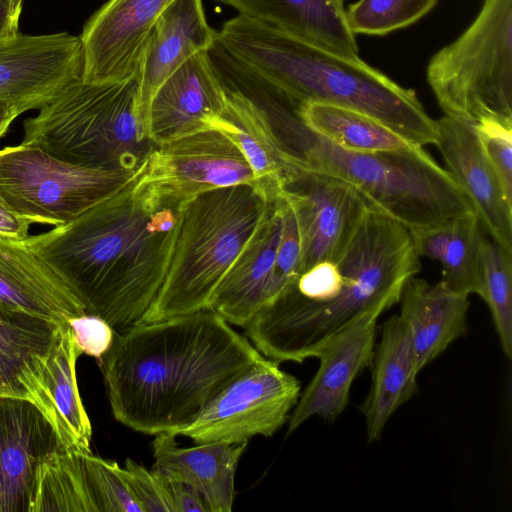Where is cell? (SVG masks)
<instances>
[{
    "mask_svg": "<svg viewBox=\"0 0 512 512\" xmlns=\"http://www.w3.org/2000/svg\"><path fill=\"white\" fill-rule=\"evenodd\" d=\"M265 357L212 309L114 334L99 366L114 418L148 435L192 422Z\"/></svg>",
    "mask_w": 512,
    "mask_h": 512,
    "instance_id": "obj_1",
    "label": "cell"
},
{
    "mask_svg": "<svg viewBox=\"0 0 512 512\" xmlns=\"http://www.w3.org/2000/svg\"><path fill=\"white\" fill-rule=\"evenodd\" d=\"M136 177L75 220L27 245L71 286L86 313L116 332L141 322L167 274L182 202L157 198Z\"/></svg>",
    "mask_w": 512,
    "mask_h": 512,
    "instance_id": "obj_2",
    "label": "cell"
},
{
    "mask_svg": "<svg viewBox=\"0 0 512 512\" xmlns=\"http://www.w3.org/2000/svg\"><path fill=\"white\" fill-rule=\"evenodd\" d=\"M214 47L238 69L294 104L348 108L414 145L436 142V122L416 93L360 58H348L241 15L223 23Z\"/></svg>",
    "mask_w": 512,
    "mask_h": 512,
    "instance_id": "obj_3",
    "label": "cell"
},
{
    "mask_svg": "<svg viewBox=\"0 0 512 512\" xmlns=\"http://www.w3.org/2000/svg\"><path fill=\"white\" fill-rule=\"evenodd\" d=\"M335 263L342 285L334 299L315 304L288 288L247 323L246 336L264 357L279 363L315 357L364 315L382 314L398 303L405 284L421 270L410 230L375 206Z\"/></svg>",
    "mask_w": 512,
    "mask_h": 512,
    "instance_id": "obj_4",
    "label": "cell"
},
{
    "mask_svg": "<svg viewBox=\"0 0 512 512\" xmlns=\"http://www.w3.org/2000/svg\"><path fill=\"white\" fill-rule=\"evenodd\" d=\"M284 136L301 169L337 177L409 230L476 214L449 172L422 146L403 151L359 152L342 148L308 129L294 106L284 110Z\"/></svg>",
    "mask_w": 512,
    "mask_h": 512,
    "instance_id": "obj_5",
    "label": "cell"
},
{
    "mask_svg": "<svg viewBox=\"0 0 512 512\" xmlns=\"http://www.w3.org/2000/svg\"><path fill=\"white\" fill-rule=\"evenodd\" d=\"M272 201L248 184L209 190L183 201L164 283L141 322L209 309L218 285Z\"/></svg>",
    "mask_w": 512,
    "mask_h": 512,
    "instance_id": "obj_6",
    "label": "cell"
},
{
    "mask_svg": "<svg viewBox=\"0 0 512 512\" xmlns=\"http://www.w3.org/2000/svg\"><path fill=\"white\" fill-rule=\"evenodd\" d=\"M139 101L137 75L105 83L80 78L25 120L21 144L81 166L137 170L156 145Z\"/></svg>",
    "mask_w": 512,
    "mask_h": 512,
    "instance_id": "obj_7",
    "label": "cell"
},
{
    "mask_svg": "<svg viewBox=\"0 0 512 512\" xmlns=\"http://www.w3.org/2000/svg\"><path fill=\"white\" fill-rule=\"evenodd\" d=\"M426 76L445 115L512 120V0H484L472 24L434 54Z\"/></svg>",
    "mask_w": 512,
    "mask_h": 512,
    "instance_id": "obj_8",
    "label": "cell"
},
{
    "mask_svg": "<svg viewBox=\"0 0 512 512\" xmlns=\"http://www.w3.org/2000/svg\"><path fill=\"white\" fill-rule=\"evenodd\" d=\"M143 163L137 170L91 168L20 143L0 149V196L31 224L64 225L124 188Z\"/></svg>",
    "mask_w": 512,
    "mask_h": 512,
    "instance_id": "obj_9",
    "label": "cell"
},
{
    "mask_svg": "<svg viewBox=\"0 0 512 512\" xmlns=\"http://www.w3.org/2000/svg\"><path fill=\"white\" fill-rule=\"evenodd\" d=\"M300 394V381L265 357L223 389L192 422L171 434L195 444H239L257 435L270 437L288 423Z\"/></svg>",
    "mask_w": 512,
    "mask_h": 512,
    "instance_id": "obj_10",
    "label": "cell"
},
{
    "mask_svg": "<svg viewBox=\"0 0 512 512\" xmlns=\"http://www.w3.org/2000/svg\"><path fill=\"white\" fill-rule=\"evenodd\" d=\"M141 182L157 198L175 202L238 184L256 187L239 148L210 127L155 145L146 158Z\"/></svg>",
    "mask_w": 512,
    "mask_h": 512,
    "instance_id": "obj_11",
    "label": "cell"
},
{
    "mask_svg": "<svg viewBox=\"0 0 512 512\" xmlns=\"http://www.w3.org/2000/svg\"><path fill=\"white\" fill-rule=\"evenodd\" d=\"M281 195L290 204L298 226L299 276L319 262L335 263L366 211L373 206L351 184L301 168Z\"/></svg>",
    "mask_w": 512,
    "mask_h": 512,
    "instance_id": "obj_12",
    "label": "cell"
},
{
    "mask_svg": "<svg viewBox=\"0 0 512 512\" xmlns=\"http://www.w3.org/2000/svg\"><path fill=\"white\" fill-rule=\"evenodd\" d=\"M80 38L67 32L17 34L0 40V101L40 109L81 78Z\"/></svg>",
    "mask_w": 512,
    "mask_h": 512,
    "instance_id": "obj_13",
    "label": "cell"
},
{
    "mask_svg": "<svg viewBox=\"0 0 512 512\" xmlns=\"http://www.w3.org/2000/svg\"><path fill=\"white\" fill-rule=\"evenodd\" d=\"M173 0H108L85 23L81 79L119 82L138 75L156 20Z\"/></svg>",
    "mask_w": 512,
    "mask_h": 512,
    "instance_id": "obj_14",
    "label": "cell"
},
{
    "mask_svg": "<svg viewBox=\"0 0 512 512\" xmlns=\"http://www.w3.org/2000/svg\"><path fill=\"white\" fill-rule=\"evenodd\" d=\"M60 324L0 304V396L33 402L56 432L51 355Z\"/></svg>",
    "mask_w": 512,
    "mask_h": 512,
    "instance_id": "obj_15",
    "label": "cell"
},
{
    "mask_svg": "<svg viewBox=\"0 0 512 512\" xmlns=\"http://www.w3.org/2000/svg\"><path fill=\"white\" fill-rule=\"evenodd\" d=\"M380 315H364L319 350L320 365L290 414L287 435L312 417L332 423L344 412L352 383L371 365Z\"/></svg>",
    "mask_w": 512,
    "mask_h": 512,
    "instance_id": "obj_16",
    "label": "cell"
},
{
    "mask_svg": "<svg viewBox=\"0 0 512 512\" xmlns=\"http://www.w3.org/2000/svg\"><path fill=\"white\" fill-rule=\"evenodd\" d=\"M435 122V145L447 171L471 202L485 233L512 250V201L482 149L475 123L447 115Z\"/></svg>",
    "mask_w": 512,
    "mask_h": 512,
    "instance_id": "obj_17",
    "label": "cell"
},
{
    "mask_svg": "<svg viewBox=\"0 0 512 512\" xmlns=\"http://www.w3.org/2000/svg\"><path fill=\"white\" fill-rule=\"evenodd\" d=\"M63 448L53 424L33 402L0 396V512H30L40 464Z\"/></svg>",
    "mask_w": 512,
    "mask_h": 512,
    "instance_id": "obj_18",
    "label": "cell"
},
{
    "mask_svg": "<svg viewBox=\"0 0 512 512\" xmlns=\"http://www.w3.org/2000/svg\"><path fill=\"white\" fill-rule=\"evenodd\" d=\"M226 86L210 51L191 56L158 87L147 114V135L156 145L202 130L220 114Z\"/></svg>",
    "mask_w": 512,
    "mask_h": 512,
    "instance_id": "obj_19",
    "label": "cell"
},
{
    "mask_svg": "<svg viewBox=\"0 0 512 512\" xmlns=\"http://www.w3.org/2000/svg\"><path fill=\"white\" fill-rule=\"evenodd\" d=\"M220 75L226 86L225 107L207 119L205 127L223 132L235 143L252 169L256 188L274 200L299 167L267 110L241 86Z\"/></svg>",
    "mask_w": 512,
    "mask_h": 512,
    "instance_id": "obj_20",
    "label": "cell"
},
{
    "mask_svg": "<svg viewBox=\"0 0 512 512\" xmlns=\"http://www.w3.org/2000/svg\"><path fill=\"white\" fill-rule=\"evenodd\" d=\"M283 224L282 197L274 199L218 285L209 309L231 325L244 328L276 298L274 267Z\"/></svg>",
    "mask_w": 512,
    "mask_h": 512,
    "instance_id": "obj_21",
    "label": "cell"
},
{
    "mask_svg": "<svg viewBox=\"0 0 512 512\" xmlns=\"http://www.w3.org/2000/svg\"><path fill=\"white\" fill-rule=\"evenodd\" d=\"M0 304L59 323L87 314L71 286L25 239L0 238Z\"/></svg>",
    "mask_w": 512,
    "mask_h": 512,
    "instance_id": "obj_22",
    "label": "cell"
},
{
    "mask_svg": "<svg viewBox=\"0 0 512 512\" xmlns=\"http://www.w3.org/2000/svg\"><path fill=\"white\" fill-rule=\"evenodd\" d=\"M216 38L217 31L206 19L203 0H173L160 14L137 75L146 134L148 107L158 87L191 56L210 51Z\"/></svg>",
    "mask_w": 512,
    "mask_h": 512,
    "instance_id": "obj_23",
    "label": "cell"
},
{
    "mask_svg": "<svg viewBox=\"0 0 512 512\" xmlns=\"http://www.w3.org/2000/svg\"><path fill=\"white\" fill-rule=\"evenodd\" d=\"M171 433L155 435L152 469L191 485L208 512H230L235 497V474L247 442H212L180 447Z\"/></svg>",
    "mask_w": 512,
    "mask_h": 512,
    "instance_id": "obj_24",
    "label": "cell"
},
{
    "mask_svg": "<svg viewBox=\"0 0 512 512\" xmlns=\"http://www.w3.org/2000/svg\"><path fill=\"white\" fill-rule=\"evenodd\" d=\"M369 368L371 387L359 409L365 418L367 441L373 443L381 439L396 410L418 393L419 371L410 333L398 315L382 324Z\"/></svg>",
    "mask_w": 512,
    "mask_h": 512,
    "instance_id": "obj_25",
    "label": "cell"
},
{
    "mask_svg": "<svg viewBox=\"0 0 512 512\" xmlns=\"http://www.w3.org/2000/svg\"><path fill=\"white\" fill-rule=\"evenodd\" d=\"M399 303L398 316L410 333L419 372L467 332L468 295L441 282L430 284L414 276L405 284Z\"/></svg>",
    "mask_w": 512,
    "mask_h": 512,
    "instance_id": "obj_26",
    "label": "cell"
},
{
    "mask_svg": "<svg viewBox=\"0 0 512 512\" xmlns=\"http://www.w3.org/2000/svg\"><path fill=\"white\" fill-rule=\"evenodd\" d=\"M238 15L348 58H360L340 0H216Z\"/></svg>",
    "mask_w": 512,
    "mask_h": 512,
    "instance_id": "obj_27",
    "label": "cell"
},
{
    "mask_svg": "<svg viewBox=\"0 0 512 512\" xmlns=\"http://www.w3.org/2000/svg\"><path fill=\"white\" fill-rule=\"evenodd\" d=\"M416 251L441 264V283L461 294H479L485 231L476 214L410 230Z\"/></svg>",
    "mask_w": 512,
    "mask_h": 512,
    "instance_id": "obj_28",
    "label": "cell"
},
{
    "mask_svg": "<svg viewBox=\"0 0 512 512\" xmlns=\"http://www.w3.org/2000/svg\"><path fill=\"white\" fill-rule=\"evenodd\" d=\"M81 354L68 323H61L51 355L50 383L57 435L64 449L91 453L92 427L76 378V362Z\"/></svg>",
    "mask_w": 512,
    "mask_h": 512,
    "instance_id": "obj_29",
    "label": "cell"
},
{
    "mask_svg": "<svg viewBox=\"0 0 512 512\" xmlns=\"http://www.w3.org/2000/svg\"><path fill=\"white\" fill-rule=\"evenodd\" d=\"M300 121L330 142L353 151H403L414 145L373 118L323 103L294 104Z\"/></svg>",
    "mask_w": 512,
    "mask_h": 512,
    "instance_id": "obj_30",
    "label": "cell"
},
{
    "mask_svg": "<svg viewBox=\"0 0 512 512\" xmlns=\"http://www.w3.org/2000/svg\"><path fill=\"white\" fill-rule=\"evenodd\" d=\"M81 452L60 449L40 464L30 512H96Z\"/></svg>",
    "mask_w": 512,
    "mask_h": 512,
    "instance_id": "obj_31",
    "label": "cell"
},
{
    "mask_svg": "<svg viewBox=\"0 0 512 512\" xmlns=\"http://www.w3.org/2000/svg\"><path fill=\"white\" fill-rule=\"evenodd\" d=\"M502 351L512 357V250L485 237L481 252L480 291Z\"/></svg>",
    "mask_w": 512,
    "mask_h": 512,
    "instance_id": "obj_32",
    "label": "cell"
},
{
    "mask_svg": "<svg viewBox=\"0 0 512 512\" xmlns=\"http://www.w3.org/2000/svg\"><path fill=\"white\" fill-rule=\"evenodd\" d=\"M437 0H359L349 6L346 19L351 32L385 35L406 27L426 13Z\"/></svg>",
    "mask_w": 512,
    "mask_h": 512,
    "instance_id": "obj_33",
    "label": "cell"
},
{
    "mask_svg": "<svg viewBox=\"0 0 512 512\" xmlns=\"http://www.w3.org/2000/svg\"><path fill=\"white\" fill-rule=\"evenodd\" d=\"M87 484L96 512H142L121 467L91 453L82 454Z\"/></svg>",
    "mask_w": 512,
    "mask_h": 512,
    "instance_id": "obj_34",
    "label": "cell"
},
{
    "mask_svg": "<svg viewBox=\"0 0 512 512\" xmlns=\"http://www.w3.org/2000/svg\"><path fill=\"white\" fill-rule=\"evenodd\" d=\"M475 128L487 159L512 201V120L483 118Z\"/></svg>",
    "mask_w": 512,
    "mask_h": 512,
    "instance_id": "obj_35",
    "label": "cell"
},
{
    "mask_svg": "<svg viewBox=\"0 0 512 512\" xmlns=\"http://www.w3.org/2000/svg\"><path fill=\"white\" fill-rule=\"evenodd\" d=\"M121 473L142 512H174L164 476L126 459Z\"/></svg>",
    "mask_w": 512,
    "mask_h": 512,
    "instance_id": "obj_36",
    "label": "cell"
},
{
    "mask_svg": "<svg viewBox=\"0 0 512 512\" xmlns=\"http://www.w3.org/2000/svg\"><path fill=\"white\" fill-rule=\"evenodd\" d=\"M281 197L283 224L274 267V286L277 298L298 279L301 251L294 212L287 200L282 195Z\"/></svg>",
    "mask_w": 512,
    "mask_h": 512,
    "instance_id": "obj_37",
    "label": "cell"
},
{
    "mask_svg": "<svg viewBox=\"0 0 512 512\" xmlns=\"http://www.w3.org/2000/svg\"><path fill=\"white\" fill-rule=\"evenodd\" d=\"M342 275L331 261H322L302 273L289 287L300 298L315 304L334 299L340 292Z\"/></svg>",
    "mask_w": 512,
    "mask_h": 512,
    "instance_id": "obj_38",
    "label": "cell"
},
{
    "mask_svg": "<svg viewBox=\"0 0 512 512\" xmlns=\"http://www.w3.org/2000/svg\"><path fill=\"white\" fill-rule=\"evenodd\" d=\"M67 323L82 354L100 359L109 350L115 330L102 318L84 314Z\"/></svg>",
    "mask_w": 512,
    "mask_h": 512,
    "instance_id": "obj_39",
    "label": "cell"
},
{
    "mask_svg": "<svg viewBox=\"0 0 512 512\" xmlns=\"http://www.w3.org/2000/svg\"><path fill=\"white\" fill-rule=\"evenodd\" d=\"M163 476L174 512H208L202 496L195 488L185 482Z\"/></svg>",
    "mask_w": 512,
    "mask_h": 512,
    "instance_id": "obj_40",
    "label": "cell"
},
{
    "mask_svg": "<svg viewBox=\"0 0 512 512\" xmlns=\"http://www.w3.org/2000/svg\"><path fill=\"white\" fill-rule=\"evenodd\" d=\"M30 226L31 223L13 212L0 196V238L26 239Z\"/></svg>",
    "mask_w": 512,
    "mask_h": 512,
    "instance_id": "obj_41",
    "label": "cell"
},
{
    "mask_svg": "<svg viewBox=\"0 0 512 512\" xmlns=\"http://www.w3.org/2000/svg\"><path fill=\"white\" fill-rule=\"evenodd\" d=\"M22 5L16 0H0V40L19 32Z\"/></svg>",
    "mask_w": 512,
    "mask_h": 512,
    "instance_id": "obj_42",
    "label": "cell"
},
{
    "mask_svg": "<svg viewBox=\"0 0 512 512\" xmlns=\"http://www.w3.org/2000/svg\"><path fill=\"white\" fill-rule=\"evenodd\" d=\"M21 114V112L12 104L0 101V138L3 137L12 122Z\"/></svg>",
    "mask_w": 512,
    "mask_h": 512,
    "instance_id": "obj_43",
    "label": "cell"
},
{
    "mask_svg": "<svg viewBox=\"0 0 512 512\" xmlns=\"http://www.w3.org/2000/svg\"><path fill=\"white\" fill-rule=\"evenodd\" d=\"M16 1H18V2H22V3H23V0H16Z\"/></svg>",
    "mask_w": 512,
    "mask_h": 512,
    "instance_id": "obj_44",
    "label": "cell"
},
{
    "mask_svg": "<svg viewBox=\"0 0 512 512\" xmlns=\"http://www.w3.org/2000/svg\"><path fill=\"white\" fill-rule=\"evenodd\" d=\"M341 1H343V0H341Z\"/></svg>",
    "mask_w": 512,
    "mask_h": 512,
    "instance_id": "obj_45",
    "label": "cell"
}]
</instances>
